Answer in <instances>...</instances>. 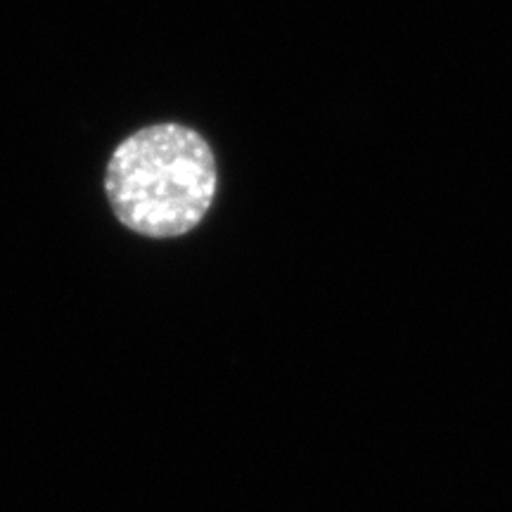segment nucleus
<instances>
[{
	"mask_svg": "<svg viewBox=\"0 0 512 512\" xmlns=\"http://www.w3.org/2000/svg\"><path fill=\"white\" fill-rule=\"evenodd\" d=\"M216 159L200 133L155 124L110 157L105 192L117 219L145 238H181L202 223L216 195Z\"/></svg>",
	"mask_w": 512,
	"mask_h": 512,
	"instance_id": "nucleus-1",
	"label": "nucleus"
}]
</instances>
